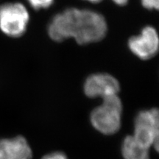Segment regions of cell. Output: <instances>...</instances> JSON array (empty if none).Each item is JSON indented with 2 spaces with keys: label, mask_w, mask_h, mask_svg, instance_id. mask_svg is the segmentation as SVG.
Returning <instances> with one entry per match:
<instances>
[{
  "label": "cell",
  "mask_w": 159,
  "mask_h": 159,
  "mask_svg": "<svg viewBox=\"0 0 159 159\" xmlns=\"http://www.w3.org/2000/svg\"><path fill=\"white\" fill-rule=\"evenodd\" d=\"M108 31L105 17L98 12L76 7L57 13L49 21V36L57 42L70 38L80 45L100 41Z\"/></svg>",
  "instance_id": "1"
},
{
  "label": "cell",
  "mask_w": 159,
  "mask_h": 159,
  "mask_svg": "<svg viewBox=\"0 0 159 159\" xmlns=\"http://www.w3.org/2000/svg\"><path fill=\"white\" fill-rule=\"evenodd\" d=\"M122 103L118 95L107 97L91 112V124L102 134H115L122 125Z\"/></svg>",
  "instance_id": "2"
},
{
  "label": "cell",
  "mask_w": 159,
  "mask_h": 159,
  "mask_svg": "<svg viewBox=\"0 0 159 159\" xmlns=\"http://www.w3.org/2000/svg\"><path fill=\"white\" fill-rule=\"evenodd\" d=\"M29 21V11L22 3L7 2L0 5V30L7 36L23 35Z\"/></svg>",
  "instance_id": "3"
},
{
  "label": "cell",
  "mask_w": 159,
  "mask_h": 159,
  "mask_svg": "<svg viewBox=\"0 0 159 159\" xmlns=\"http://www.w3.org/2000/svg\"><path fill=\"white\" fill-rule=\"evenodd\" d=\"M133 136L147 148L152 146L159 138V108L139 111L134 119Z\"/></svg>",
  "instance_id": "4"
},
{
  "label": "cell",
  "mask_w": 159,
  "mask_h": 159,
  "mask_svg": "<svg viewBox=\"0 0 159 159\" xmlns=\"http://www.w3.org/2000/svg\"><path fill=\"white\" fill-rule=\"evenodd\" d=\"M128 46L139 59L148 61L153 58L159 53V31L152 25L145 26L139 34L129 39Z\"/></svg>",
  "instance_id": "5"
},
{
  "label": "cell",
  "mask_w": 159,
  "mask_h": 159,
  "mask_svg": "<svg viewBox=\"0 0 159 159\" xmlns=\"http://www.w3.org/2000/svg\"><path fill=\"white\" fill-rule=\"evenodd\" d=\"M85 94L89 98L102 99L118 95L120 85L117 79L108 73L99 72L91 75L83 85Z\"/></svg>",
  "instance_id": "6"
},
{
  "label": "cell",
  "mask_w": 159,
  "mask_h": 159,
  "mask_svg": "<svg viewBox=\"0 0 159 159\" xmlns=\"http://www.w3.org/2000/svg\"><path fill=\"white\" fill-rule=\"evenodd\" d=\"M32 156V149L25 137L0 139V159H31Z\"/></svg>",
  "instance_id": "7"
},
{
  "label": "cell",
  "mask_w": 159,
  "mask_h": 159,
  "mask_svg": "<svg viewBox=\"0 0 159 159\" xmlns=\"http://www.w3.org/2000/svg\"><path fill=\"white\" fill-rule=\"evenodd\" d=\"M121 152L124 159H150V148L138 142L133 135L124 139Z\"/></svg>",
  "instance_id": "8"
},
{
  "label": "cell",
  "mask_w": 159,
  "mask_h": 159,
  "mask_svg": "<svg viewBox=\"0 0 159 159\" xmlns=\"http://www.w3.org/2000/svg\"><path fill=\"white\" fill-rule=\"evenodd\" d=\"M29 5L35 10L47 9L52 5L55 0H27Z\"/></svg>",
  "instance_id": "9"
},
{
  "label": "cell",
  "mask_w": 159,
  "mask_h": 159,
  "mask_svg": "<svg viewBox=\"0 0 159 159\" xmlns=\"http://www.w3.org/2000/svg\"><path fill=\"white\" fill-rule=\"evenodd\" d=\"M141 3L145 9L159 11V0H141Z\"/></svg>",
  "instance_id": "10"
},
{
  "label": "cell",
  "mask_w": 159,
  "mask_h": 159,
  "mask_svg": "<svg viewBox=\"0 0 159 159\" xmlns=\"http://www.w3.org/2000/svg\"><path fill=\"white\" fill-rule=\"evenodd\" d=\"M41 159H68L65 153L62 152H53L45 155Z\"/></svg>",
  "instance_id": "11"
},
{
  "label": "cell",
  "mask_w": 159,
  "mask_h": 159,
  "mask_svg": "<svg viewBox=\"0 0 159 159\" xmlns=\"http://www.w3.org/2000/svg\"><path fill=\"white\" fill-rule=\"evenodd\" d=\"M113 2L119 6H125L128 3L129 0H111Z\"/></svg>",
  "instance_id": "12"
},
{
  "label": "cell",
  "mask_w": 159,
  "mask_h": 159,
  "mask_svg": "<svg viewBox=\"0 0 159 159\" xmlns=\"http://www.w3.org/2000/svg\"><path fill=\"white\" fill-rule=\"evenodd\" d=\"M152 146H153V148H155V150H156V152H158V153H159V138L154 142V144H152Z\"/></svg>",
  "instance_id": "13"
},
{
  "label": "cell",
  "mask_w": 159,
  "mask_h": 159,
  "mask_svg": "<svg viewBox=\"0 0 159 159\" xmlns=\"http://www.w3.org/2000/svg\"><path fill=\"white\" fill-rule=\"evenodd\" d=\"M84 1L89 2L91 3H99L100 2H102V0H84Z\"/></svg>",
  "instance_id": "14"
}]
</instances>
